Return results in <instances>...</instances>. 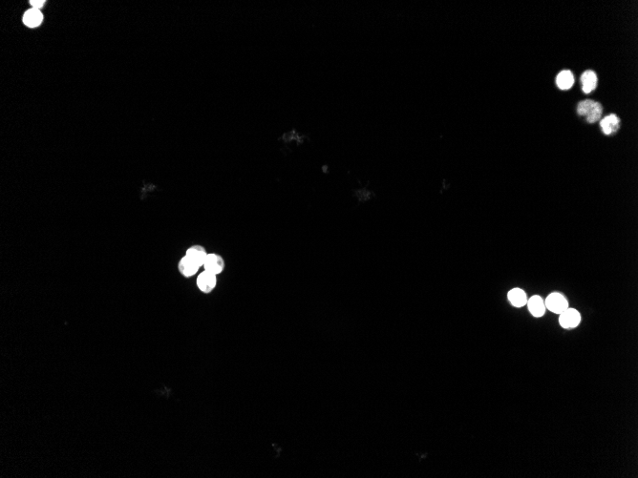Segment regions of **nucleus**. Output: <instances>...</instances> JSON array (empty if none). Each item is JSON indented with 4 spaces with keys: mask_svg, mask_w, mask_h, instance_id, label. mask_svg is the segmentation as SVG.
<instances>
[{
    "mask_svg": "<svg viewBox=\"0 0 638 478\" xmlns=\"http://www.w3.org/2000/svg\"><path fill=\"white\" fill-rule=\"evenodd\" d=\"M528 307L534 317H542L546 311V305L540 296H533L528 300Z\"/></svg>",
    "mask_w": 638,
    "mask_h": 478,
    "instance_id": "obj_9",
    "label": "nucleus"
},
{
    "mask_svg": "<svg viewBox=\"0 0 638 478\" xmlns=\"http://www.w3.org/2000/svg\"><path fill=\"white\" fill-rule=\"evenodd\" d=\"M188 259H190L192 262H194L196 265H198L200 268L204 267V264L209 256V252L207 248L202 245V244H192L190 245L186 251L185 254Z\"/></svg>",
    "mask_w": 638,
    "mask_h": 478,
    "instance_id": "obj_4",
    "label": "nucleus"
},
{
    "mask_svg": "<svg viewBox=\"0 0 638 478\" xmlns=\"http://www.w3.org/2000/svg\"><path fill=\"white\" fill-rule=\"evenodd\" d=\"M203 268L205 270L218 276L222 274L226 269V262L222 255L214 253V252L209 253V256Z\"/></svg>",
    "mask_w": 638,
    "mask_h": 478,
    "instance_id": "obj_2",
    "label": "nucleus"
},
{
    "mask_svg": "<svg viewBox=\"0 0 638 478\" xmlns=\"http://www.w3.org/2000/svg\"><path fill=\"white\" fill-rule=\"evenodd\" d=\"M557 86L562 90H568L574 83V76L570 71H562L556 77Z\"/></svg>",
    "mask_w": 638,
    "mask_h": 478,
    "instance_id": "obj_12",
    "label": "nucleus"
},
{
    "mask_svg": "<svg viewBox=\"0 0 638 478\" xmlns=\"http://www.w3.org/2000/svg\"><path fill=\"white\" fill-rule=\"evenodd\" d=\"M545 305L548 310L559 315L568 308L567 301L560 293H551L546 300Z\"/></svg>",
    "mask_w": 638,
    "mask_h": 478,
    "instance_id": "obj_3",
    "label": "nucleus"
},
{
    "mask_svg": "<svg viewBox=\"0 0 638 478\" xmlns=\"http://www.w3.org/2000/svg\"><path fill=\"white\" fill-rule=\"evenodd\" d=\"M581 322V315L574 308H567L560 314L559 323L564 329L576 328Z\"/></svg>",
    "mask_w": 638,
    "mask_h": 478,
    "instance_id": "obj_5",
    "label": "nucleus"
},
{
    "mask_svg": "<svg viewBox=\"0 0 638 478\" xmlns=\"http://www.w3.org/2000/svg\"><path fill=\"white\" fill-rule=\"evenodd\" d=\"M583 91L586 94L592 93L597 86V75L593 71H586L581 76Z\"/></svg>",
    "mask_w": 638,
    "mask_h": 478,
    "instance_id": "obj_11",
    "label": "nucleus"
},
{
    "mask_svg": "<svg viewBox=\"0 0 638 478\" xmlns=\"http://www.w3.org/2000/svg\"><path fill=\"white\" fill-rule=\"evenodd\" d=\"M30 4L34 7V9L39 10L41 7L44 6L45 0H31Z\"/></svg>",
    "mask_w": 638,
    "mask_h": 478,
    "instance_id": "obj_15",
    "label": "nucleus"
},
{
    "mask_svg": "<svg viewBox=\"0 0 638 478\" xmlns=\"http://www.w3.org/2000/svg\"><path fill=\"white\" fill-rule=\"evenodd\" d=\"M508 300L515 307H522L527 305L528 297L526 292L521 288H513L508 292Z\"/></svg>",
    "mask_w": 638,
    "mask_h": 478,
    "instance_id": "obj_10",
    "label": "nucleus"
},
{
    "mask_svg": "<svg viewBox=\"0 0 638 478\" xmlns=\"http://www.w3.org/2000/svg\"><path fill=\"white\" fill-rule=\"evenodd\" d=\"M601 116H602V106L599 102H595L592 109L590 110L589 114L587 115L586 119L588 120V122L594 123L601 118Z\"/></svg>",
    "mask_w": 638,
    "mask_h": 478,
    "instance_id": "obj_13",
    "label": "nucleus"
},
{
    "mask_svg": "<svg viewBox=\"0 0 638 478\" xmlns=\"http://www.w3.org/2000/svg\"><path fill=\"white\" fill-rule=\"evenodd\" d=\"M594 102H595L591 101V100H587V101H583V102H579V104H578L577 107L578 114H579L580 116L587 117V115L589 114V112H590V110L592 109V107H593V104H594Z\"/></svg>",
    "mask_w": 638,
    "mask_h": 478,
    "instance_id": "obj_14",
    "label": "nucleus"
},
{
    "mask_svg": "<svg viewBox=\"0 0 638 478\" xmlns=\"http://www.w3.org/2000/svg\"><path fill=\"white\" fill-rule=\"evenodd\" d=\"M178 271L183 278L188 279L197 275L200 267L188 259L186 256H183L178 262Z\"/></svg>",
    "mask_w": 638,
    "mask_h": 478,
    "instance_id": "obj_6",
    "label": "nucleus"
},
{
    "mask_svg": "<svg viewBox=\"0 0 638 478\" xmlns=\"http://www.w3.org/2000/svg\"><path fill=\"white\" fill-rule=\"evenodd\" d=\"M218 284V276L207 270H204L197 276L196 285L198 289L204 294H211L215 290Z\"/></svg>",
    "mask_w": 638,
    "mask_h": 478,
    "instance_id": "obj_1",
    "label": "nucleus"
},
{
    "mask_svg": "<svg viewBox=\"0 0 638 478\" xmlns=\"http://www.w3.org/2000/svg\"><path fill=\"white\" fill-rule=\"evenodd\" d=\"M600 125H601V128H602L604 134H612V133L616 132L619 129L620 120L616 115L611 114V115L607 116L606 118H604L603 120H601Z\"/></svg>",
    "mask_w": 638,
    "mask_h": 478,
    "instance_id": "obj_8",
    "label": "nucleus"
},
{
    "mask_svg": "<svg viewBox=\"0 0 638 478\" xmlns=\"http://www.w3.org/2000/svg\"><path fill=\"white\" fill-rule=\"evenodd\" d=\"M42 20H43V15L37 9L28 10L23 15V23L30 28L39 26L42 23Z\"/></svg>",
    "mask_w": 638,
    "mask_h": 478,
    "instance_id": "obj_7",
    "label": "nucleus"
}]
</instances>
